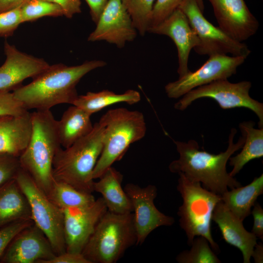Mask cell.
Listing matches in <instances>:
<instances>
[{
	"mask_svg": "<svg viewBox=\"0 0 263 263\" xmlns=\"http://www.w3.org/2000/svg\"><path fill=\"white\" fill-rule=\"evenodd\" d=\"M106 65L103 60H94L75 66L50 65L31 82L12 93L27 110H50L58 104L73 105L78 95L76 86L80 79L90 71Z\"/></svg>",
	"mask_w": 263,
	"mask_h": 263,
	"instance_id": "1",
	"label": "cell"
},
{
	"mask_svg": "<svg viewBox=\"0 0 263 263\" xmlns=\"http://www.w3.org/2000/svg\"><path fill=\"white\" fill-rule=\"evenodd\" d=\"M236 132V129H231L226 150L218 154L200 150L194 140L188 142L174 141L179 157L169 164L170 171L183 173L189 179L202 183L204 188L221 195L228 190V188L241 186L227 172L226 168L229 158L242 148L244 142L243 135L237 142H234Z\"/></svg>",
	"mask_w": 263,
	"mask_h": 263,
	"instance_id": "2",
	"label": "cell"
},
{
	"mask_svg": "<svg viewBox=\"0 0 263 263\" xmlns=\"http://www.w3.org/2000/svg\"><path fill=\"white\" fill-rule=\"evenodd\" d=\"M31 119L30 138L19 161L21 168L47 195L55 181L52 173L54 159L61 147L57 120L50 110L31 113Z\"/></svg>",
	"mask_w": 263,
	"mask_h": 263,
	"instance_id": "3",
	"label": "cell"
},
{
	"mask_svg": "<svg viewBox=\"0 0 263 263\" xmlns=\"http://www.w3.org/2000/svg\"><path fill=\"white\" fill-rule=\"evenodd\" d=\"M103 132V126L99 122L95 123L88 135L68 148L60 147L53 163L54 180L92 193L94 182L93 174L102 150Z\"/></svg>",
	"mask_w": 263,
	"mask_h": 263,
	"instance_id": "4",
	"label": "cell"
},
{
	"mask_svg": "<svg viewBox=\"0 0 263 263\" xmlns=\"http://www.w3.org/2000/svg\"><path fill=\"white\" fill-rule=\"evenodd\" d=\"M99 122L104 127L103 148L94 169V180L120 160L130 146L142 139L147 131L143 114L125 108L108 110Z\"/></svg>",
	"mask_w": 263,
	"mask_h": 263,
	"instance_id": "5",
	"label": "cell"
},
{
	"mask_svg": "<svg viewBox=\"0 0 263 263\" xmlns=\"http://www.w3.org/2000/svg\"><path fill=\"white\" fill-rule=\"evenodd\" d=\"M136 242L133 212L116 214L107 210L81 253L90 263H115Z\"/></svg>",
	"mask_w": 263,
	"mask_h": 263,
	"instance_id": "6",
	"label": "cell"
},
{
	"mask_svg": "<svg viewBox=\"0 0 263 263\" xmlns=\"http://www.w3.org/2000/svg\"><path fill=\"white\" fill-rule=\"evenodd\" d=\"M178 174L177 189L183 202L177 215L188 244L190 245L196 236H202L207 240L213 251H219L211 235V223L213 210L222 201L221 195L202 187L200 182L189 179L183 173Z\"/></svg>",
	"mask_w": 263,
	"mask_h": 263,
	"instance_id": "7",
	"label": "cell"
},
{
	"mask_svg": "<svg viewBox=\"0 0 263 263\" xmlns=\"http://www.w3.org/2000/svg\"><path fill=\"white\" fill-rule=\"evenodd\" d=\"M15 179L28 200L34 224L44 233L56 255L66 252L63 210L49 199L22 169Z\"/></svg>",
	"mask_w": 263,
	"mask_h": 263,
	"instance_id": "8",
	"label": "cell"
},
{
	"mask_svg": "<svg viewBox=\"0 0 263 263\" xmlns=\"http://www.w3.org/2000/svg\"><path fill=\"white\" fill-rule=\"evenodd\" d=\"M187 16L197 35L199 43L194 50L198 54L227 55L247 57L250 50L244 42H239L215 26L204 16L196 0H182L178 8Z\"/></svg>",
	"mask_w": 263,
	"mask_h": 263,
	"instance_id": "9",
	"label": "cell"
},
{
	"mask_svg": "<svg viewBox=\"0 0 263 263\" xmlns=\"http://www.w3.org/2000/svg\"><path fill=\"white\" fill-rule=\"evenodd\" d=\"M251 87L249 81L231 83L227 79L218 80L190 91L175 104L174 108L183 111L198 99L210 98L223 109L244 107L251 110L259 118V128H263V104L250 97Z\"/></svg>",
	"mask_w": 263,
	"mask_h": 263,
	"instance_id": "10",
	"label": "cell"
},
{
	"mask_svg": "<svg viewBox=\"0 0 263 263\" xmlns=\"http://www.w3.org/2000/svg\"><path fill=\"white\" fill-rule=\"evenodd\" d=\"M246 58L227 55L210 56L196 71H189L178 80L168 83L165 87V92L169 97L178 98L200 86L220 79H227L236 73L238 68Z\"/></svg>",
	"mask_w": 263,
	"mask_h": 263,
	"instance_id": "11",
	"label": "cell"
},
{
	"mask_svg": "<svg viewBox=\"0 0 263 263\" xmlns=\"http://www.w3.org/2000/svg\"><path fill=\"white\" fill-rule=\"evenodd\" d=\"M124 189L132 206L137 235L136 245L143 244L156 228L162 226H171L174 223L173 217L163 213L155 206L154 200L157 195V189L154 185L141 187L133 183H128Z\"/></svg>",
	"mask_w": 263,
	"mask_h": 263,
	"instance_id": "12",
	"label": "cell"
},
{
	"mask_svg": "<svg viewBox=\"0 0 263 263\" xmlns=\"http://www.w3.org/2000/svg\"><path fill=\"white\" fill-rule=\"evenodd\" d=\"M66 251L81 253L101 217L107 211L102 197L92 204L62 209Z\"/></svg>",
	"mask_w": 263,
	"mask_h": 263,
	"instance_id": "13",
	"label": "cell"
},
{
	"mask_svg": "<svg viewBox=\"0 0 263 263\" xmlns=\"http://www.w3.org/2000/svg\"><path fill=\"white\" fill-rule=\"evenodd\" d=\"M96 24L88 37L89 41L104 40L122 48L137 36V31L121 0H110Z\"/></svg>",
	"mask_w": 263,
	"mask_h": 263,
	"instance_id": "14",
	"label": "cell"
},
{
	"mask_svg": "<svg viewBox=\"0 0 263 263\" xmlns=\"http://www.w3.org/2000/svg\"><path fill=\"white\" fill-rule=\"evenodd\" d=\"M56 255L44 233L33 224L14 237L0 258V262L44 263Z\"/></svg>",
	"mask_w": 263,
	"mask_h": 263,
	"instance_id": "15",
	"label": "cell"
},
{
	"mask_svg": "<svg viewBox=\"0 0 263 263\" xmlns=\"http://www.w3.org/2000/svg\"><path fill=\"white\" fill-rule=\"evenodd\" d=\"M218 27L233 39L243 42L257 32L259 23L244 0H208Z\"/></svg>",
	"mask_w": 263,
	"mask_h": 263,
	"instance_id": "16",
	"label": "cell"
},
{
	"mask_svg": "<svg viewBox=\"0 0 263 263\" xmlns=\"http://www.w3.org/2000/svg\"><path fill=\"white\" fill-rule=\"evenodd\" d=\"M148 32L165 35L173 40L178 52L177 73L179 77L186 74L189 71L188 61L190 53L198 45L199 40L186 15L177 8L163 21L150 27Z\"/></svg>",
	"mask_w": 263,
	"mask_h": 263,
	"instance_id": "17",
	"label": "cell"
},
{
	"mask_svg": "<svg viewBox=\"0 0 263 263\" xmlns=\"http://www.w3.org/2000/svg\"><path fill=\"white\" fill-rule=\"evenodd\" d=\"M4 51L6 59L0 67V91L16 89L24 80L34 78L50 66L44 59L21 52L6 41Z\"/></svg>",
	"mask_w": 263,
	"mask_h": 263,
	"instance_id": "18",
	"label": "cell"
},
{
	"mask_svg": "<svg viewBox=\"0 0 263 263\" xmlns=\"http://www.w3.org/2000/svg\"><path fill=\"white\" fill-rule=\"evenodd\" d=\"M212 220L218 225L223 239L242 253L244 263H250L257 238L244 227L243 221L234 216L221 201L215 206Z\"/></svg>",
	"mask_w": 263,
	"mask_h": 263,
	"instance_id": "19",
	"label": "cell"
},
{
	"mask_svg": "<svg viewBox=\"0 0 263 263\" xmlns=\"http://www.w3.org/2000/svg\"><path fill=\"white\" fill-rule=\"evenodd\" d=\"M32 132L31 113L0 117V153L19 157L25 149Z\"/></svg>",
	"mask_w": 263,
	"mask_h": 263,
	"instance_id": "20",
	"label": "cell"
},
{
	"mask_svg": "<svg viewBox=\"0 0 263 263\" xmlns=\"http://www.w3.org/2000/svg\"><path fill=\"white\" fill-rule=\"evenodd\" d=\"M123 174L112 166L94 182V191L102 195L107 210L116 214L132 212L131 200L122 187Z\"/></svg>",
	"mask_w": 263,
	"mask_h": 263,
	"instance_id": "21",
	"label": "cell"
},
{
	"mask_svg": "<svg viewBox=\"0 0 263 263\" xmlns=\"http://www.w3.org/2000/svg\"><path fill=\"white\" fill-rule=\"evenodd\" d=\"M91 115L81 108L73 105L57 121V130L61 147L67 148L86 136L94 127Z\"/></svg>",
	"mask_w": 263,
	"mask_h": 263,
	"instance_id": "22",
	"label": "cell"
},
{
	"mask_svg": "<svg viewBox=\"0 0 263 263\" xmlns=\"http://www.w3.org/2000/svg\"><path fill=\"white\" fill-rule=\"evenodd\" d=\"M22 219H32L30 207L15 179L0 188V228Z\"/></svg>",
	"mask_w": 263,
	"mask_h": 263,
	"instance_id": "23",
	"label": "cell"
},
{
	"mask_svg": "<svg viewBox=\"0 0 263 263\" xmlns=\"http://www.w3.org/2000/svg\"><path fill=\"white\" fill-rule=\"evenodd\" d=\"M231 189L221 195L222 201L234 216L243 221L251 214L258 197L263 194V174L244 187Z\"/></svg>",
	"mask_w": 263,
	"mask_h": 263,
	"instance_id": "24",
	"label": "cell"
},
{
	"mask_svg": "<svg viewBox=\"0 0 263 263\" xmlns=\"http://www.w3.org/2000/svg\"><path fill=\"white\" fill-rule=\"evenodd\" d=\"M255 123L243 122L239 124V128L244 142L241 151L229 159V165L233 167L230 175L234 177L244 166L252 160L260 158L263 156V128L256 129Z\"/></svg>",
	"mask_w": 263,
	"mask_h": 263,
	"instance_id": "25",
	"label": "cell"
},
{
	"mask_svg": "<svg viewBox=\"0 0 263 263\" xmlns=\"http://www.w3.org/2000/svg\"><path fill=\"white\" fill-rule=\"evenodd\" d=\"M141 100L140 93L134 90H128L122 94L104 90L98 92H87L84 95H78L74 102L76 106L91 115L103 109L118 103L132 105Z\"/></svg>",
	"mask_w": 263,
	"mask_h": 263,
	"instance_id": "26",
	"label": "cell"
},
{
	"mask_svg": "<svg viewBox=\"0 0 263 263\" xmlns=\"http://www.w3.org/2000/svg\"><path fill=\"white\" fill-rule=\"evenodd\" d=\"M46 196L62 210L87 206L95 200L92 193L80 191L68 184L55 180Z\"/></svg>",
	"mask_w": 263,
	"mask_h": 263,
	"instance_id": "27",
	"label": "cell"
},
{
	"mask_svg": "<svg viewBox=\"0 0 263 263\" xmlns=\"http://www.w3.org/2000/svg\"><path fill=\"white\" fill-rule=\"evenodd\" d=\"M130 15L134 28L142 36L150 27L152 9L156 0H121Z\"/></svg>",
	"mask_w": 263,
	"mask_h": 263,
	"instance_id": "28",
	"label": "cell"
},
{
	"mask_svg": "<svg viewBox=\"0 0 263 263\" xmlns=\"http://www.w3.org/2000/svg\"><path fill=\"white\" fill-rule=\"evenodd\" d=\"M189 250H184L176 258L179 263H220L207 240L202 236L193 239Z\"/></svg>",
	"mask_w": 263,
	"mask_h": 263,
	"instance_id": "29",
	"label": "cell"
},
{
	"mask_svg": "<svg viewBox=\"0 0 263 263\" xmlns=\"http://www.w3.org/2000/svg\"><path fill=\"white\" fill-rule=\"evenodd\" d=\"M22 23L32 21L44 16L63 15L57 4L46 0H30L21 7Z\"/></svg>",
	"mask_w": 263,
	"mask_h": 263,
	"instance_id": "30",
	"label": "cell"
},
{
	"mask_svg": "<svg viewBox=\"0 0 263 263\" xmlns=\"http://www.w3.org/2000/svg\"><path fill=\"white\" fill-rule=\"evenodd\" d=\"M33 224L32 219H22L12 222L0 228V258L14 237Z\"/></svg>",
	"mask_w": 263,
	"mask_h": 263,
	"instance_id": "31",
	"label": "cell"
},
{
	"mask_svg": "<svg viewBox=\"0 0 263 263\" xmlns=\"http://www.w3.org/2000/svg\"><path fill=\"white\" fill-rule=\"evenodd\" d=\"M21 169L18 157L0 153V188L15 179Z\"/></svg>",
	"mask_w": 263,
	"mask_h": 263,
	"instance_id": "32",
	"label": "cell"
},
{
	"mask_svg": "<svg viewBox=\"0 0 263 263\" xmlns=\"http://www.w3.org/2000/svg\"><path fill=\"white\" fill-rule=\"evenodd\" d=\"M182 0H156L153 5L150 27L169 17L180 5Z\"/></svg>",
	"mask_w": 263,
	"mask_h": 263,
	"instance_id": "33",
	"label": "cell"
},
{
	"mask_svg": "<svg viewBox=\"0 0 263 263\" xmlns=\"http://www.w3.org/2000/svg\"><path fill=\"white\" fill-rule=\"evenodd\" d=\"M28 111L22 103L15 97L13 93L9 91H0V117L20 115Z\"/></svg>",
	"mask_w": 263,
	"mask_h": 263,
	"instance_id": "34",
	"label": "cell"
},
{
	"mask_svg": "<svg viewBox=\"0 0 263 263\" xmlns=\"http://www.w3.org/2000/svg\"><path fill=\"white\" fill-rule=\"evenodd\" d=\"M21 23V7L0 13V36L11 35Z\"/></svg>",
	"mask_w": 263,
	"mask_h": 263,
	"instance_id": "35",
	"label": "cell"
},
{
	"mask_svg": "<svg viewBox=\"0 0 263 263\" xmlns=\"http://www.w3.org/2000/svg\"><path fill=\"white\" fill-rule=\"evenodd\" d=\"M59 6L63 15L68 18H72L75 14L80 13L81 10L80 0H46Z\"/></svg>",
	"mask_w": 263,
	"mask_h": 263,
	"instance_id": "36",
	"label": "cell"
},
{
	"mask_svg": "<svg viewBox=\"0 0 263 263\" xmlns=\"http://www.w3.org/2000/svg\"><path fill=\"white\" fill-rule=\"evenodd\" d=\"M44 263H90L82 253L66 251L56 255Z\"/></svg>",
	"mask_w": 263,
	"mask_h": 263,
	"instance_id": "37",
	"label": "cell"
},
{
	"mask_svg": "<svg viewBox=\"0 0 263 263\" xmlns=\"http://www.w3.org/2000/svg\"><path fill=\"white\" fill-rule=\"evenodd\" d=\"M251 213L253 219V225L251 230L253 233L258 238L263 239V209L258 203H255Z\"/></svg>",
	"mask_w": 263,
	"mask_h": 263,
	"instance_id": "38",
	"label": "cell"
},
{
	"mask_svg": "<svg viewBox=\"0 0 263 263\" xmlns=\"http://www.w3.org/2000/svg\"><path fill=\"white\" fill-rule=\"evenodd\" d=\"M110 0H85L90 9L92 19L96 23Z\"/></svg>",
	"mask_w": 263,
	"mask_h": 263,
	"instance_id": "39",
	"label": "cell"
},
{
	"mask_svg": "<svg viewBox=\"0 0 263 263\" xmlns=\"http://www.w3.org/2000/svg\"><path fill=\"white\" fill-rule=\"evenodd\" d=\"M30 0H0V13L21 7Z\"/></svg>",
	"mask_w": 263,
	"mask_h": 263,
	"instance_id": "40",
	"label": "cell"
},
{
	"mask_svg": "<svg viewBox=\"0 0 263 263\" xmlns=\"http://www.w3.org/2000/svg\"><path fill=\"white\" fill-rule=\"evenodd\" d=\"M251 257L253 258L255 263H263V245L262 243L256 244Z\"/></svg>",
	"mask_w": 263,
	"mask_h": 263,
	"instance_id": "41",
	"label": "cell"
},
{
	"mask_svg": "<svg viewBox=\"0 0 263 263\" xmlns=\"http://www.w3.org/2000/svg\"><path fill=\"white\" fill-rule=\"evenodd\" d=\"M196 1L199 6V7L200 8L201 10L203 12L204 10V4L203 0H196Z\"/></svg>",
	"mask_w": 263,
	"mask_h": 263,
	"instance_id": "42",
	"label": "cell"
}]
</instances>
